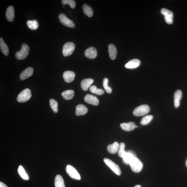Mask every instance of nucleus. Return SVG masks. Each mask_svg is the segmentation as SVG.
I'll list each match as a JSON object with an SVG mask.
<instances>
[{
  "label": "nucleus",
  "instance_id": "nucleus-1",
  "mask_svg": "<svg viewBox=\"0 0 187 187\" xmlns=\"http://www.w3.org/2000/svg\"><path fill=\"white\" fill-rule=\"evenodd\" d=\"M29 46L26 44H23L22 45L21 50L16 53L15 57L18 60H24L29 55Z\"/></svg>",
  "mask_w": 187,
  "mask_h": 187
},
{
  "label": "nucleus",
  "instance_id": "nucleus-2",
  "mask_svg": "<svg viewBox=\"0 0 187 187\" xmlns=\"http://www.w3.org/2000/svg\"><path fill=\"white\" fill-rule=\"evenodd\" d=\"M149 106L147 105H142L135 108L133 111V114L136 117L145 115L149 112Z\"/></svg>",
  "mask_w": 187,
  "mask_h": 187
},
{
  "label": "nucleus",
  "instance_id": "nucleus-3",
  "mask_svg": "<svg viewBox=\"0 0 187 187\" xmlns=\"http://www.w3.org/2000/svg\"><path fill=\"white\" fill-rule=\"evenodd\" d=\"M31 96V90L29 89H25L19 94L17 100L20 103L25 102L30 100Z\"/></svg>",
  "mask_w": 187,
  "mask_h": 187
},
{
  "label": "nucleus",
  "instance_id": "nucleus-4",
  "mask_svg": "<svg viewBox=\"0 0 187 187\" xmlns=\"http://www.w3.org/2000/svg\"><path fill=\"white\" fill-rule=\"evenodd\" d=\"M129 165L132 170L135 172H139L143 168L142 163L136 157H135L133 159Z\"/></svg>",
  "mask_w": 187,
  "mask_h": 187
},
{
  "label": "nucleus",
  "instance_id": "nucleus-5",
  "mask_svg": "<svg viewBox=\"0 0 187 187\" xmlns=\"http://www.w3.org/2000/svg\"><path fill=\"white\" fill-rule=\"evenodd\" d=\"M75 48L74 44L71 42H67L63 46L62 53L64 56H67L71 55L75 50Z\"/></svg>",
  "mask_w": 187,
  "mask_h": 187
},
{
  "label": "nucleus",
  "instance_id": "nucleus-6",
  "mask_svg": "<svg viewBox=\"0 0 187 187\" xmlns=\"http://www.w3.org/2000/svg\"><path fill=\"white\" fill-rule=\"evenodd\" d=\"M66 170L68 175L73 179L79 180L81 179L80 174L74 167L68 165L66 166Z\"/></svg>",
  "mask_w": 187,
  "mask_h": 187
},
{
  "label": "nucleus",
  "instance_id": "nucleus-7",
  "mask_svg": "<svg viewBox=\"0 0 187 187\" xmlns=\"http://www.w3.org/2000/svg\"><path fill=\"white\" fill-rule=\"evenodd\" d=\"M104 161L106 165L108 166L116 174H117L118 175H120L121 174V169L119 167L117 164L114 163L111 160L107 158H104Z\"/></svg>",
  "mask_w": 187,
  "mask_h": 187
},
{
  "label": "nucleus",
  "instance_id": "nucleus-8",
  "mask_svg": "<svg viewBox=\"0 0 187 187\" xmlns=\"http://www.w3.org/2000/svg\"><path fill=\"white\" fill-rule=\"evenodd\" d=\"M58 18L61 23L64 26L70 28H75V25L74 23L68 18L64 14H60Z\"/></svg>",
  "mask_w": 187,
  "mask_h": 187
},
{
  "label": "nucleus",
  "instance_id": "nucleus-9",
  "mask_svg": "<svg viewBox=\"0 0 187 187\" xmlns=\"http://www.w3.org/2000/svg\"><path fill=\"white\" fill-rule=\"evenodd\" d=\"M161 13L165 17V20L167 23L169 24H172L173 14L172 11L163 8L161 10Z\"/></svg>",
  "mask_w": 187,
  "mask_h": 187
},
{
  "label": "nucleus",
  "instance_id": "nucleus-10",
  "mask_svg": "<svg viewBox=\"0 0 187 187\" xmlns=\"http://www.w3.org/2000/svg\"><path fill=\"white\" fill-rule=\"evenodd\" d=\"M85 55L89 59H94L97 57V51L94 47H90L85 51Z\"/></svg>",
  "mask_w": 187,
  "mask_h": 187
},
{
  "label": "nucleus",
  "instance_id": "nucleus-11",
  "mask_svg": "<svg viewBox=\"0 0 187 187\" xmlns=\"http://www.w3.org/2000/svg\"><path fill=\"white\" fill-rule=\"evenodd\" d=\"M33 69L32 67H28L23 71L19 76L21 80H25L31 77L33 75Z\"/></svg>",
  "mask_w": 187,
  "mask_h": 187
},
{
  "label": "nucleus",
  "instance_id": "nucleus-12",
  "mask_svg": "<svg viewBox=\"0 0 187 187\" xmlns=\"http://www.w3.org/2000/svg\"><path fill=\"white\" fill-rule=\"evenodd\" d=\"M84 100L86 103L95 106H98L99 103L98 98L96 96L90 94H87L85 96Z\"/></svg>",
  "mask_w": 187,
  "mask_h": 187
},
{
  "label": "nucleus",
  "instance_id": "nucleus-13",
  "mask_svg": "<svg viewBox=\"0 0 187 187\" xmlns=\"http://www.w3.org/2000/svg\"><path fill=\"white\" fill-rule=\"evenodd\" d=\"M75 77V73L70 71H67L63 73V77L64 80L67 83L72 82L74 80Z\"/></svg>",
  "mask_w": 187,
  "mask_h": 187
},
{
  "label": "nucleus",
  "instance_id": "nucleus-14",
  "mask_svg": "<svg viewBox=\"0 0 187 187\" xmlns=\"http://www.w3.org/2000/svg\"><path fill=\"white\" fill-rule=\"evenodd\" d=\"M6 17L8 21L13 22L15 18V10L13 6L8 7L6 11Z\"/></svg>",
  "mask_w": 187,
  "mask_h": 187
},
{
  "label": "nucleus",
  "instance_id": "nucleus-15",
  "mask_svg": "<svg viewBox=\"0 0 187 187\" xmlns=\"http://www.w3.org/2000/svg\"><path fill=\"white\" fill-rule=\"evenodd\" d=\"M140 64V61L138 59H134L129 61L125 65L127 69H134L138 67Z\"/></svg>",
  "mask_w": 187,
  "mask_h": 187
},
{
  "label": "nucleus",
  "instance_id": "nucleus-16",
  "mask_svg": "<svg viewBox=\"0 0 187 187\" xmlns=\"http://www.w3.org/2000/svg\"><path fill=\"white\" fill-rule=\"evenodd\" d=\"M87 107L83 104H79L76 107V114L77 116L84 115L87 112Z\"/></svg>",
  "mask_w": 187,
  "mask_h": 187
},
{
  "label": "nucleus",
  "instance_id": "nucleus-17",
  "mask_svg": "<svg viewBox=\"0 0 187 187\" xmlns=\"http://www.w3.org/2000/svg\"><path fill=\"white\" fill-rule=\"evenodd\" d=\"M94 80L91 78H86L83 79L81 83V86L82 89L86 91L93 83Z\"/></svg>",
  "mask_w": 187,
  "mask_h": 187
},
{
  "label": "nucleus",
  "instance_id": "nucleus-18",
  "mask_svg": "<svg viewBox=\"0 0 187 187\" xmlns=\"http://www.w3.org/2000/svg\"><path fill=\"white\" fill-rule=\"evenodd\" d=\"M108 52L110 58L112 60H114L117 56V51L114 44H110L109 45Z\"/></svg>",
  "mask_w": 187,
  "mask_h": 187
},
{
  "label": "nucleus",
  "instance_id": "nucleus-19",
  "mask_svg": "<svg viewBox=\"0 0 187 187\" xmlns=\"http://www.w3.org/2000/svg\"><path fill=\"white\" fill-rule=\"evenodd\" d=\"M135 123L134 122L123 123L120 124L121 128L124 131H130L134 130L135 127Z\"/></svg>",
  "mask_w": 187,
  "mask_h": 187
},
{
  "label": "nucleus",
  "instance_id": "nucleus-20",
  "mask_svg": "<svg viewBox=\"0 0 187 187\" xmlns=\"http://www.w3.org/2000/svg\"><path fill=\"white\" fill-rule=\"evenodd\" d=\"M119 144L117 142H115L113 144H109L107 146V151L111 154H115L118 151Z\"/></svg>",
  "mask_w": 187,
  "mask_h": 187
},
{
  "label": "nucleus",
  "instance_id": "nucleus-21",
  "mask_svg": "<svg viewBox=\"0 0 187 187\" xmlns=\"http://www.w3.org/2000/svg\"><path fill=\"white\" fill-rule=\"evenodd\" d=\"M0 48L2 53L5 56H8L9 52V48L2 38H0Z\"/></svg>",
  "mask_w": 187,
  "mask_h": 187
},
{
  "label": "nucleus",
  "instance_id": "nucleus-22",
  "mask_svg": "<svg viewBox=\"0 0 187 187\" xmlns=\"http://www.w3.org/2000/svg\"><path fill=\"white\" fill-rule=\"evenodd\" d=\"M61 95L65 100H72L74 96V92L72 90H67L62 92Z\"/></svg>",
  "mask_w": 187,
  "mask_h": 187
},
{
  "label": "nucleus",
  "instance_id": "nucleus-23",
  "mask_svg": "<svg viewBox=\"0 0 187 187\" xmlns=\"http://www.w3.org/2000/svg\"><path fill=\"white\" fill-rule=\"evenodd\" d=\"M82 8H83L84 14L87 16L89 17V18H91L93 16V11L91 7L89 5L85 4L83 5Z\"/></svg>",
  "mask_w": 187,
  "mask_h": 187
},
{
  "label": "nucleus",
  "instance_id": "nucleus-24",
  "mask_svg": "<svg viewBox=\"0 0 187 187\" xmlns=\"http://www.w3.org/2000/svg\"><path fill=\"white\" fill-rule=\"evenodd\" d=\"M55 187H65L63 178L61 175H58L55 178Z\"/></svg>",
  "mask_w": 187,
  "mask_h": 187
},
{
  "label": "nucleus",
  "instance_id": "nucleus-25",
  "mask_svg": "<svg viewBox=\"0 0 187 187\" xmlns=\"http://www.w3.org/2000/svg\"><path fill=\"white\" fill-rule=\"evenodd\" d=\"M27 24L29 29L32 30L37 29L39 27L38 22L36 20L28 21L27 22Z\"/></svg>",
  "mask_w": 187,
  "mask_h": 187
},
{
  "label": "nucleus",
  "instance_id": "nucleus-26",
  "mask_svg": "<svg viewBox=\"0 0 187 187\" xmlns=\"http://www.w3.org/2000/svg\"><path fill=\"white\" fill-rule=\"evenodd\" d=\"M18 172L19 175L23 178V179L28 180H29V176L25 172L23 167L21 165H19L18 168Z\"/></svg>",
  "mask_w": 187,
  "mask_h": 187
},
{
  "label": "nucleus",
  "instance_id": "nucleus-27",
  "mask_svg": "<svg viewBox=\"0 0 187 187\" xmlns=\"http://www.w3.org/2000/svg\"><path fill=\"white\" fill-rule=\"evenodd\" d=\"M135 157L134 156L131 154L127 152L126 154L123 157V162L126 164H130L133 159Z\"/></svg>",
  "mask_w": 187,
  "mask_h": 187
},
{
  "label": "nucleus",
  "instance_id": "nucleus-28",
  "mask_svg": "<svg viewBox=\"0 0 187 187\" xmlns=\"http://www.w3.org/2000/svg\"><path fill=\"white\" fill-rule=\"evenodd\" d=\"M50 105L54 113H57L58 111V103L54 99H51L49 101Z\"/></svg>",
  "mask_w": 187,
  "mask_h": 187
},
{
  "label": "nucleus",
  "instance_id": "nucleus-29",
  "mask_svg": "<svg viewBox=\"0 0 187 187\" xmlns=\"http://www.w3.org/2000/svg\"><path fill=\"white\" fill-rule=\"evenodd\" d=\"M125 144L124 143H121L119 144L118 151V154L119 156L123 158L124 155L126 154L127 152L125 151Z\"/></svg>",
  "mask_w": 187,
  "mask_h": 187
},
{
  "label": "nucleus",
  "instance_id": "nucleus-30",
  "mask_svg": "<svg viewBox=\"0 0 187 187\" xmlns=\"http://www.w3.org/2000/svg\"><path fill=\"white\" fill-rule=\"evenodd\" d=\"M90 91L92 93L95 94H96L101 95L104 94V90L101 89H98L95 86L93 85L90 87Z\"/></svg>",
  "mask_w": 187,
  "mask_h": 187
},
{
  "label": "nucleus",
  "instance_id": "nucleus-31",
  "mask_svg": "<svg viewBox=\"0 0 187 187\" xmlns=\"http://www.w3.org/2000/svg\"><path fill=\"white\" fill-rule=\"evenodd\" d=\"M153 119V116L152 115H148L143 117L140 123L142 125H146L148 124Z\"/></svg>",
  "mask_w": 187,
  "mask_h": 187
},
{
  "label": "nucleus",
  "instance_id": "nucleus-32",
  "mask_svg": "<svg viewBox=\"0 0 187 187\" xmlns=\"http://www.w3.org/2000/svg\"><path fill=\"white\" fill-rule=\"evenodd\" d=\"M61 3L63 5H69L73 9H74L76 7V3L74 0H62Z\"/></svg>",
  "mask_w": 187,
  "mask_h": 187
},
{
  "label": "nucleus",
  "instance_id": "nucleus-33",
  "mask_svg": "<svg viewBox=\"0 0 187 187\" xmlns=\"http://www.w3.org/2000/svg\"><path fill=\"white\" fill-rule=\"evenodd\" d=\"M108 79L107 78H104L103 80V86L106 92L110 93L112 92V89L111 88L108 86Z\"/></svg>",
  "mask_w": 187,
  "mask_h": 187
},
{
  "label": "nucleus",
  "instance_id": "nucleus-34",
  "mask_svg": "<svg viewBox=\"0 0 187 187\" xmlns=\"http://www.w3.org/2000/svg\"><path fill=\"white\" fill-rule=\"evenodd\" d=\"M182 94L180 90H178L175 92L174 95V101L180 102L182 98Z\"/></svg>",
  "mask_w": 187,
  "mask_h": 187
},
{
  "label": "nucleus",
  "instance_id": "nucleus-35",
  "mask_svg": "<svg viewBox=\"0 0 187 187\" xmlns=\"http://www.w3.org/2000/svg\"><path fill=\"white\" fill-rule=\"evenodd\" d=\"M0 187H8V186L3 183L0 182Z\"/></svg>",
  "mask_w": 187,
  "mask_h": 187
},
{
  "label": "nucleus",
  "instance_id": "nucleus-36",
  "mask_svg": "<svg viewBox=\"0 0 187 187\" xmlns=\"http://www.w3.org/2000/svg\"><path fill=\"white\" fill-rule=\"evenodd\" d=\"M127 152L131 154L132 155L134 156L135 157H136V154L134 152H133L132 151H128Z\"/></svg>",
  "mask_w": 187,
  "mask_h": 187
},
{
  "label": "nucleus",
  "instance_id": "nucleus-37",
  "mask_svg": "<svg viewBox=\"0 0 187 187\" xmlns=\"http://www.w3.org/2000/svg\"><path fill=\"white\" fill-rule=\"evenodd\" d=\"M134 187H141L140 185H137L135 186Z\"/></svg>",
  "mask_w": 187,
  "mask_h": 187
},
{
  "label": "nucleus",
  "instance_id": "nucleus-38",
  "mask_svg": "<svg viewBox=\"0 0 187 187\" xmlns=\"http://www.w3.org/2000/svg\"><path fill=\"white\" fill-rule=\"evenodd\" d=\"M185 163H186V167H187V159L186 160V161Z\"/></svg>",
  "mask_w": 187,
  "mask_h": 187
}]
</instances>
